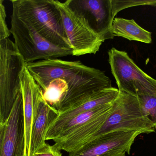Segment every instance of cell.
Returning a JSON list of instances; mask_svg holds the SVG:
<instances>
[{
	"label": "cell",
	"instance_id": "9c48e42d",
	"mask_svg": "<svg viewBox=\"0 0 156 156\" xmlns=\"http://www.w3.org/2000/svg\"><path fill=\"white\" fill-rule=\"evenodd\" d=\"M139 131H115L98 136L80 147L68 156H126Z\"/></svg>",
	"mask_w": 156,
	"mask_h": 156
},
{
	"label": "cell",
	"instance_id": "ffe728a7",
	"mask_svg": "<svg viewBox=\"0 0 156 156\" xmlns=\"http://www.w3.org/2000/svg\"><path fill=\"white\" fill-rule=\"evenodd\" d=\"M6 17L5 12H0V33L5 38H9L11 34L6 24Z\"/></svg>",
	"mask_w": 156,
	"mask_h": 156
},
{
	"label": "cell",
	"instance_id": "8992f818",
	"mask_svg": "<svg viewBox=\"0 0 156 156\" xmlns=\"http://www.w3.org/2000/svg\"><path fill=\"white\" fill-rule=\"evenodd\" d=\"M108 61L119 91L136 97L149 91H156V80L144 72L125 51L115 48L108 52Z\"/></svg>",
	"mask_w": 156,
	"mask_h": 156
},
{
	"label": "cell",
	"instance_id": "30bf717a",
	"mask_svg": "<svg viewBox=\"0 0 156 156\" xmlns=\"http://www.w3.org/2000/svg\"><path fill=\"white\" fill-rule=\"evenodd\" d=\"M20 79L23 97L25 142L24 156H29L32 126L36 114L38 101L43 93L26 66L20 73Z\"/></svg>",
	"mask_w": 156,
	"mask_h": 156
},
{
	"label": "cell",
	"instance_id": "6da1fadb",
	"mask_svg": "<svg viewBox=\"0 0 156 156\" xmlns=\"http://www.w3.org/2000/svg\"><path fill=\"white\" fill-rule=\"evenodd\" d=\"M25 66L42 91L55 79L66 82L68 90L59 104V113L100 91L112 87V81L103 71L80 61L48 59Z\"/></svg>",
	"mask_w": 156,
	"mask_h": 156
},
{
	"label": "cell",
	"instance_id": "3957f363",
	"mask_svg": "<svg viewBox=\"0 0 156 156\" xmlns=\"http://www.w3.org/2000/svg\"><path fill=\"white\" fill-rule=\"evenodd\" d=\"M120 131H139L147 134L156 131L137 98L122 92L113 102L111 112L103 124L80 147L100 136Z\"/></svg>",
	"mask_w": 156,
	"mask_h": 156
},
{
	"label": "cell",
	"instance_id": "ba28073f",
	"mask_svg": "<svg viewBox=\"0 0 156 156\" xmlns=\"http://www.w3.org/2000/svg\"><path fill=\"white\" fill-rule=\"evenodd\" d=\"M65 2L104 41L115 37L112 30L115 18L112 0H67Z\"/></svg>",
	"mask_w": 156,
	"mask_h": 156
},
{
	"label": "cell",
	"instance_id": "52a82bcc",
	"mask_svg": "<svg viewBox=\"0 0 156 156\" xmlns=\"http://www.w3.org/2000/svg\"><path fill=\"white\" fill-rule=\"evenodd\" d=\"M54 2L61 13L65 32L73 50L72 56L96 54L104 42L101 37L66 2Z\"/></svg>",
	"mask_w": 156,
	"mask_h": 156
},
{
	"label": "cell",
	"instance_id": "5b68a950",
	"mask_svg": "<svg viewBox=\"0 0 156 156\" xmlns=\"http://www.w3.org/2000/svg\"><path fill=\"white\" fill-rule=\"evenodd\" d=\"M10 34L15 45L26 64L36 60L57 58L72 55V49L55 45L41 36L27 22L12 13Z\"/></svg>",
	"mask_w": 156,
	"mask_h": 156
},
{
	"label": "cell",
	"instance_id": "4fadbf2b",
	"mask_svg": "<svg viewBox=\"0 0 156 156\" xmlns=\"http://www.w3.org/2000/svg\"><path fill=\"white\" fill-rule=\"evenodd\" d=\"M59 116L58 110L51 107L44 100L39 99L35 118L32 126L30 155L34 154L46 144V136L50 126Z\"/></svg>",
	"mask_w": 156,
	"mask_h": 156
},
{
	"label": "cell",
	"instance_id": "7402d4cb",
	"mask_svg": "<svg viewBox=\"0 0 156 156\" xmlns=\"http://www.w3.org/2000/svg\"><path fill=\"white\" fill-rule=\"evenodd\" d=\"M3 2L4 1L0 0V12H5V7Z\"/></svg>",
	"mask_w": 156,
	"mask_h": 156
},
{
	"label": "cell",
	"instance_id": "d6986e66",
	"mask_svg": "<svg viewBox=\"0 0 156 156\" xmlns=\"http://www.w3.org/2000/svg\"><path fill=\"white\" fill-rule=\"evenodd\" d=\"M33 156H63L61 151L55 146L46 143L37 150Z\"/></svg>",
	"mask_w": 156,
	"mask_h": 156
},
{
	"label": "cell",
	"instance_id": "9a60e30c",
	"mask_svg": "<svg viewBox=\"0 0 156 156\" xmlns=\"http://www.w3.org/2000/svg\"><path fill=\"white\" fill-rule=\"evenodd\" d=\"M112 30L114 37H122L130 41L146 44L152 42V33L140 27L133 19L115 17L113 21Z\"/></svg>",
	"mask_w": 156,
	"mask_h": 156
},
{
	"label": "cell",
	"instance_id": "7a4b0ae2",
	"mask_svg": "<svg viewBox=\"0 0 156 156\" xmlns=\"http://www.w3.org/2000/svg\"><path fill=\"white\" fill-rule=\"evenodd\" d=\"M12 13L30 24L55 45L71 49L60 11L54 0H12Z\"/></svg>",
	"mask_w": 156,
	"mask_h": 156
},
{
	"label": "cell",
	"instance_id": "603a6c76",
	"mask_svg": "<svg viewBox=\"0 0 156 156\" xmlns=\"http://www.w3.org/2000/svg\"><path fill=\"white\" fill-rule=\"evenodd\" d=\"M5 38L2 34L0 33V40H2V39H3V38Z\"/></svg>",
	"mask_w": 156,
	"mask_h": 156
},
{
	"label": "cell",
	"instance_id": "7c38bea8",
	"mask_svg": "<svg viewBox=\"0 0 156 156\" xmlns=\"http://www.w3.org/2000/svg\"><path fill=\"white\" fill-rule=\"evenodd\" d=\"M119 90L113 87L104 89L72 105L62 112L48 131L46 136L52 133L66 122L76 115L113 102L119 94Z\"/></svg>",
	"mask_w": 156,
	"mask_h": 156
},
{
	"label": "cell",
	"instance_id": "e0dca14e",
	"mask_svg": "<svg viewBox=\"0 0 156 156\" xmlns=\"http://www.w3.org/2000/svg\"><path fill=\"white\" fill-rule=\"evenodd\" d=\"M136 98L142 109L154 123L156 131V91L142 93Z\"/></svg>",
	"mask_w": 156,
	"mask_h": 156
},
{
	"label": "cell",
	"instance_id": "277c9868",
	"mask_svg": "<svg viewBox=\"0 0 156 156\" xmlns=\"http://www.w3.org/2000/svg\"><path fill=\"white\" fill-rule=\"evenodd\" d=\"M26 63L9 38L0 40V122L8 120L21 92L20 74Z\"/></svg>",
	"mask_w": 156,
	"mask_h": 156
},
{
	"label": "cell",
	"instance_id": "ac0fdd59",
	"mask_svg": "<svg viewBox=\"0 0 156 156\" xmlns=\"http://www.w3.org/2000/svg\"><path fill=\"white\" fill-rule=\"evenodd\" d=\"M113 12L114 15L120 11L133 6L150 5L156 6V1H118L112 0Z\"/></svg>",
	"mask_w": 156,
	"mask_h": 156
},
{
	"label": "cell",
	"instance_id": "44dd1931",
	"mask_svg": "<svg viewBox=\"0 0 156 156\" xmlns=\"http://www.w3.org/2000/svg\"><path fill=\"white\" fill-rule=\"evenodd\" d=\"M5 127V123L2 124L0 125V154H1L3 142L4 138Z\"/></svg>",
	"mask_w": 156,
	"mask_h": 156
},
{
	"label": "cell",
	"instance_id": "5bb4252c",
	"mask_svg": "<svg viewBox=\"0 0 156 156\" xmlns=\"http://www.w3.org/2000/svg\"><path fill=\"white\" fill-rule=\"evenodd\" d=\"M114 102V101H113ZM113 103L76 115L46 136V141L62 139L73 134L83 126L105 114L111 109Z\"/></svg>",
	"mask_w": 156,
	"mask_h": 156
},
{
	"label": "cell",
	"instance_id": "2e32d148",
	"mask_svg": "<svg viewBox=\"0 0 156 156\" xmlns=\"http://www.w3.org/2000/svg\"><path fill=\"white\" fill-rule=\"evenodd\" d=\"M68 90L66 82L61 78L51 81L43 93V97L51 107L58 110L59 104Z\"/></svg>",
	"mask_w": 156,
	"mask_h": 156
},
{
	"label": "cell",
	"instance_id": "cb8c5ba5",
	"mask_svg": "<svg viewBox=\"0 0 156 156\" xmlns=\"http://www.w3.org/2000/svg\"><path fill=\"white\" fill-rule=\"evenodd\" d=\"M1 124H2V123H1V122H0V125H1Z\"/></svg>",
	"mask_w": 156,
	"mask_h": 156
},
{
	"label": "cell",
	"instance_id": "8fae6325",
	"mask_svg": "<svg viewBox=\"0 0 156 156\" xmlns=\"http://www.w3.org/2000/svg\"><path fill=\"white\" fill-rule=\"evenodd\" d=\"M5 125L0 156H24L25 142L21 91Z\"/></svg>",
	"mask_w": 156,
	"mask_h": 156
}]
</instances>
